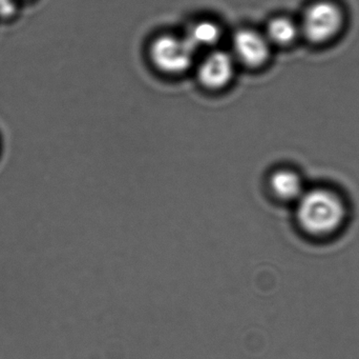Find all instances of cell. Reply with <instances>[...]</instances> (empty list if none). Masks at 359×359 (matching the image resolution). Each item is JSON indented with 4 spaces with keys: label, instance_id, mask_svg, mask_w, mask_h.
<instances>
[{
    "label": "cell",
    "instance_id": "obj_8",
    "mask_svg": "<svg viewBox=\"0 0 359 359\" xmlns=\"http://www.w3.org/2000/svg\"><path fill=\"white\" fill-rule=\"evenodd\" d=\"M222 35L223 33L221 27L217 23L210 20H202L194 23L187 30L185 38L198 52L202 48H210L217 46Z\"/></svg>",
    "mask_w": 359,
    "mask_h": 359
},
{
    "label": "cell",
    "instance_id": "obj_5",
    "mask_svg": "<svg viewBox=\"0 0 359 359\" xmlns=\"http://www.w3.org/2000/svg\"><path fill=\"white\" fill-rule=\"evenodd\" d=\"M236 71V59L232 54L215 50L209 53L198 67L201 84L209 90H221L231 82Z\"/></svg>",
    "mask_w": 359,
    "mask_h": 359
},
{
    "label": "cell",
    "instance_id": "obj_7",
    "mask_svg": "<svg viewBox=\"0 0 359 359\" xmlns=\"http://www.w3.org/2000/svg\"><path fill=\"white\" fill-rule=\"evenodd\" d=\"M269 188L274 197L282 202H297L306 191L301 176L290 169H278L269 178Z\"/></svg>",
    "mask_w": 359,
    "mask_h": 359
},
{
    "label": "cell",
    "instance_id": "obj_1",
    "mask_svg": "<svg viewBox=\"0 0 359 359\" xmlns=\"http://www.w3.org/2000/svg\"><path fill=\"white\" fill-rule=\"evenodd\" d=\"M297 204L299 226L311 235L326 236L334 233L345 221V204L330 190L305 191Z\"/></svg>",
    "mask_w": 359,
    "mask_h": 359
},
{
    "label": "cell",
    "instance_id": "obj_2",
    "mask_svg": "<svg viewBox=\"0 0 359 359\" xmlns=\"http://www.w3.org/2000/svg\"><path fill=\"white\" fill-rule=\"evenodd\" d=\"M299 23L302 38L307 44L324 46L343 34L347 16L337 0H313L304 8Z\"/></svg>",
    "mask_w": 359,
    "mask_h": 359
},
{
    "label": "cell",
    "instance_id": "obj_3",
    "mask_svg": "<svg viewBox=\"0 0 359 359\" xmlns=\"http://www.w3.org/2000/svg\"><path fill=\"white\" fill-rule=\"evenodd\" d=\"M196 51L185 36L162 35L151 42L149 58L162 73L180 75L194 65Z\"/></svg>",
    "mask_w": 359,
    "mask_h": 359
},
{
    "label": "cell",
    "instance_id": "obj_4",
    "mask_svg": "<svg viewBox=\"0 0 359 359\" xmlns=\"http://www.w3.org/2000/svg\"><path fill=\"white\" fill-rule=\"evenodd\" d=\"M233 58L251 69H259L269 63L272 46L265 34L252 29H243L232 39Z\"/></svg>",
    "mask_w": 359,
    "mask_h": 359
},
{
    "label": "cell",
    "instance_id": "obj_9",
    "mask_svg": "<svg viewBox=\"0 0 359 359\" xmlns=\"http://www.w3.org/2000/svg\"><path fill=\"white\" fill-rule=\"evenodd\" d=\"M19 0H0V18L14 16L18 8Z\"/></svg>",
    "mask_w": 359,
    "mask_h": 359
},
{
    "label": "cell",
    "instance_id": "obj_6",
    "mask_svg": "<svg viewBox=\"0 0 359 359\" xmlns=\"http://www.w3.org/2000/svg\"><path fill=\"white\" fill-rule=\"evenodd\" d=\"M264 34L272 48H290L302 38L299 20L287 15L272 17L266 25Z\"/></svg>",
    "mask_w": 359,
    "mask_h": 359
}]
</instances>
